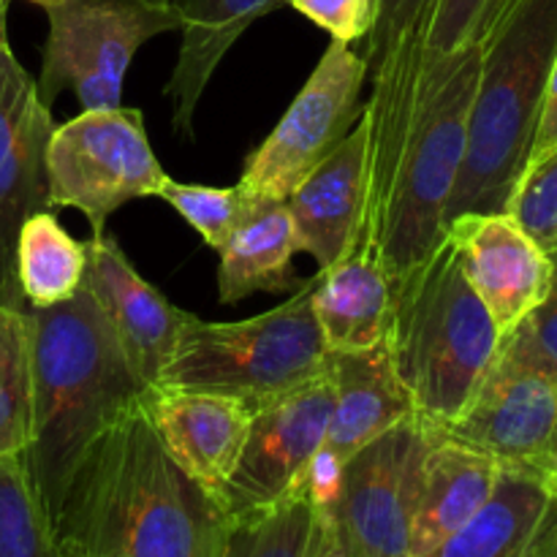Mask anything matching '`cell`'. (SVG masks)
<instances>
[{
	"mask_svg": "<svg viewBox=\"0 0 557 557\" xmlns=\"http://www.w3.org/2000/svg\"><path fill=\"white\" fill-rule=\"evenodd\" d=\"M553 256V277L542 302L500 337L495 362L509 368L533 370L557 381V253Z\"/></svg>",
	"mask_w": 557,
	"mask_h": 557,
	"instance_id": "obj_30",
	"label": "cell"
},
{
	"mask_svg": "<svg viewBox=\"0 0 557 557\" xmlns=\"http://www.w3.org/2000/svg\"><path fill=\"white\" fill-rule=\"evenodd\" d=\"M332 417L330 373L253 411L243 457L223 487V517L264 509L305 490Z\"/></svg>",
	"mask_w": 557,
	"mask_h": 557,
	"instance_id": "obj_12",
	"label": "cell"
},
{
	"mask_svg": "<svg viewBox=\"0 0 557 557\" xmlns=\"http://www.w3.org/2000/svg\"><path fill=\"white\" fill-rule=\"evenodd\" d=\"M555 498H557V490H555Z\"/></svg>",
	"mask_w": 557,
	"mask_h": 557,
	"instance_id": "obj_42",
	"label": "cell"
},
{
	"mask_svg": "<svg viewBox=\"0 0 557 557\" xmlns=\"http://www.w3.org/2000/svg\"><path fill=\"white\" fill-rule=\"evenodd\" d=\"M54 125L36 79L11 47H0V305L27 308L16 283V239L27 218L52 210L47 145Z\"/></svg>",
	"mask_w": 557,
	"mask_h": 557,
	"instance_id": "obj_13",
	"label": "cell"
},
{
	"mask_svg": "<svg viewBox=\"0 0 557 557\" xmlns=\"http://www.w3.org/2000/svg\"><path fill=\"white\" fill-rule=\"evenodd\" d=\"M490 0H438L428 33V63L479 44Z\"/></svg>",
	"mask_w": 557,
	"mask_h": 557,
	"instance_id": "obj_32",
	"label": "cell"
},
{
	"mask_svg": "<svg viewBox=\"0 0 557 557\" xmlns=\"http://www.w3.org/2000/svg\"><path fill=\"white\" fill-rule=\"evenodd\" d=\"M319 275L277 308L245 321L190 315L161 384L218 392L250 408L286 397L326 373L330 351L313 315Z\"/></svg>",
	"mask_w": 557,
	"mask_h": 557,
	"instance_id": "obj_6",
	"label": "cell"
},
{
	"mask_svg": "<svg viewBox=\"0 0 557 557\" xmlns=\"http://www.w3.org/2000/svg\"><path fill=\"white\" fill-rule=\"evenodd\" d=\"M33 435L22 455L44 511L54 506L92 441L145 392L87 286L54 308H27Z\"/></svg>",
	"mask_w": 557,
	"mask_h": 557,
	"instance_id": "obj_2",
	"label": "cell"
},
{
	"mask_svg": "<svg viewBox=\"0 0 557 557\" xmlns=\"http://www.w3.org/2000/svg\"><path fill=\"white\" fill-rule=\"evenodd\" d=\"M141 406L169 457L218 506L243 457L253 408L239 397L172 384L147 386Z\"/></svg>",
	"mask_w": 557,
	"mask_h": 557,
	"instance_id": "obj_15",
	"label": "cell"
},
{
	"mask_svg": "<svg viewBox=\"0 0 557 557\" xmlns=\"http://www.w3.org/2000/svg\"><path fill=\"white\" fill-rule=\"evenodd\" d=\"M557 528L555 487L525 462L500 466L487 504L424 557H542Z\"/></svg>",
	"mask_w": 557,
	"mask_h": 557,
	"instance_id": "obj_19",
	"label": "cell"
},
{
	"mask_svg": "<svg viewBox=\"0 0 557 557\" xmlns=\"http://www.w3.org/2000/svg\"><path fill=\"white\" fill-rule=\"evenodd\" d=\"M297 253L286 201H259L218 250V297L223 305H239L256 292H297L302 286L292 270Z\"/></svg>",
	"mask_w": 557,
	"mask_h": 557,
	"instance_id": "obj_24",
	"label": "cell"
},
{
	"mask_svg": "<svg viewBox=\"0 0 557 557\" xmlns=\"http://www.w3.org/2000/svg\"><path fill=\"white\" fill-rule=\"evenodd\" d=\"M9 3L11 0H0V47H9V25H5V20H9Z\"/></svg>",
	"mask_w": 557,
	"mask_h": 557,
	"instance_id": "obj_37",
	"label": "cell"
},
{
	"mask_svg": "<svg viewBox=\"0 0 557 557\" xmlns=\"http://www.w3.org/2000/svg\"><path fill=\"white\" fill-rule=\"evenodd\" d=\"M547 253H557V232H555L553 243H549V245H547Z\"/></svg>",
	"mask_w": 557,
	"mask_h": 557,
	"instance_id": "obj_40",
	"label": "cell"
},
{
	"mask_svg": "<svg viewBox=\"0 0 557 557\" xmlns=\"http://www.w3.org/2000/svg\"><path fill=\"white\" fill-rule=\"evenodd\" d=\"M435 3L438 0H375L373 27L362 52L370 82V98L362 112L370 141L368 221L384 196L397 152L417 114Z\"/></svg>",
	"mask_w": 557,
	"mask_h": 557,
	"instance_id": "obj_11",
	"label": "cell"
},
{
	"mask_svg": "<svg viewBox=\"0 0 557 557\" xmlns=\"http://www.w3.org/2000/svg\"><path fill=\"white\" fill-rule=\"evenodd\" d=\"M27 3H36V5H41L44 11H47V9H52V5L65 3V0H27Z\"/></svg>",
	"mask_w": 557,
	"mask_h": 557,
	"instance_id": "obj_38",
	"label": "cell"
},
{
	"mask_svg": "<svg viewBox=\"0 0 557 557\" xmlns=\"http://www.w3.org/2000/svg\"><path fill=\"white\" fill-rule=\"evenodd\" d=\"M288 5L330 33L332 41H364L373 27L375 0H288Z\"/></svg>",
	"mask_w": 557,
	"mask_h": 557,
	"instance_id": "obj_33",
	"label": "cell"
},
{
	"mask_svg": "<svg viewBox=\"0 0 557 557\" xmlns=\"http://www.w3.org/2000/svg\"><path fill=\"white\" fill-rule=\"evenodd\" d=\"M422 487L408 533V557H424L460 531L493 495L500 462L430 424Z\"/></svg>",
	"mask_w": 557,
	"mask_h": 557,
	"instance_id": "obj_21",
	"label": "cell"
},
{
	"mask_svg": "<svg viewBox=\"0 0 557 557\" xmlns=\"http://www.w3.org/2000/svg\"><path fill=\"white\" fill-rule=\"evenodd\" d=\"M313 520L315 504L308 490L264 509L226 517L218 557H305Z\"/></svg>",
	"mask_w": 557,
	"mask_h": 557,
	"instance_id": "obj_26",
	"label": "cell"
},
{
	"mask_svg": "<svg viewBox=\"0 0 557 557\" xmlns=\"http://www.w3.org/2000/svg\"><path fill=\"white\" fill-rule=\"evenodd\" d=\"M444 234L500 337L509 335L547 294L553 256L509 212H468L446 223Z\"/></svg>",
	"mask_w": 557,
	"mask_h": 557,
	"instance_id": "obj_14",
	"label": "cell"
},
{
	"mask_svg": "<svg viewBox=\"0 0 557 557\" xmlns=\"http://www.w3.org/2000/svg\"><path fill=\"white\" fill-rule=\"evenodd\" d=\"M428 441V419L413 413L341 466L330 511L357 557H408Z\"/></svg>",
	"mask_w": 557,
	"mask_h": 557,
	"instance_id": "obj_10",
	"label": "cell"
},
{
	"mask_svg": "<svg viewBox=\"0 0 557 557\" xmlns=\"http://www.w3.org/2000/svg\"><path fill=\"white\" fill-rule=\"evenodd\" d=\"M313 315L330 354L368 351L386 343L392 277L373 250L357 248L330 270L315 272Z\"/></svg>",
	"mask_w": 557,
	"mask_h": 557,
	"instance_id": "obj_23",
	"label": "cell"
},
{
	"mask_svg": "<svg viewBox=\"0 0 557 557\" xmlns=\"http://www.w3.org/2000/svg\"><path fill=\"white\" fill-rule=\"evenodd\" d=\"M368 65L351 44L330 41L281 123L248 156L239 185L256 201L286 196L341 147L362 120Z\"/></svg>",
	"mask_w": 557,
	"mask_h": 557,
	"instance_id": "obj_9",
	"label": "cell"
},
{
	"mask_svg": "<svg viewBox=\"0 0 557 557\" xmlns=\"http://www.w3.org/2000/svg\"><path fill=\"white\" fill-rule=\"evenodd\" d=\"M482 47L471 44L428 63L419 107L384 196L359 248L395 281L444 239L446 210L468 150V120L476 96Z\"/></svg>",
	"mask_w": 557,
	"mask_h": 557,
	"instance_id": "obj_5",
	"label": "cell"
},
{
	"mask_svg": "<svg viewBox=\"0 0 557 557\" xmlns=\"http://www.w3.org/2000/svg\"><path fill=\"white\" fill-rule=\"evenodd\" d=\"M85 248L87 292L112 324L145 389L161 384L177 351L180 335L194 313L180 310L156 286H150L123 253L117 239L107 232L90 237Z\"/></svg>",
	"mask_w": 557,
	"mask_h": 557,
	"instance_id": "obj_16",
	"label": "cell"
},
{
	"mask_svg": "<svg viewBox=\"0 0 557 557\" xmlns=\"http://www.w3.org/2000/svg\"><path fill=\"white\" fill-rule=\"evenodd\" d=\"M47 520L65 557H218L226 517L169 457L139 397L92 441Z\"/></svg>",
	"mask_w": 557,
	"mask_h": 557,
	"instance_id": "obj_1",
	"label": "cell"
},
{
	"mask_svg": "<svg viewBox=\"0 0 557 557\" xmlns=\"http://www.w3.org/2000/svg\"><path fill=\"white\" fill-rule=\"evenodd\" d=\"M386 346L413 408L430 424L455 422L493 368L500 332L468 283L449 234L392 281Z\"/></svg>",
	"mask_w": 557,
	"mask_h": 557,
	"instance_id": "obj_4",
	"label": "cell"
},
{
	"mask_svg": "<svg viewBox=\"0 0 557 557\" xmlns=\"http://www.w3.org/2000/svg\"><path fill=\"white\" fill-rule=\"evenodd\" d=\"M506 212L547 250L557 232V147L522 172Z\"/></svg>",
	"mask_w": 557,
	"mask_h": 557,
	"instance_id": "obj_31",
	"label": "cell"
},
{
	"mask_svg": "<svg viewBox=\"0 0 557 557\" xmlns=\"http://www.w3.org/2000/svg\"><path fill=\"white\" fill-rule=\"evenodd\" d=\"M87 248L52 210L27 218L16 239V283L27 308H54L85 286Z\"/></svg>",
	"mask_w": 557,
	"mask_h": 557,
	"instance_id": "obj_25",
	"label": "cell"
},
{
	"mask_svg": "<svg viewBox=\"0 0 557 557\" xmlns=\"http://www.w3.org/2000/svg\"><path fill=\"white\" fill-rule=\"evenodd\" d=\"M152 3H166V5H172V0H152Z\"/></svg>",
	"mask_w": 557,
	"mask_h": 557,
	"instance_id": "obj_41",
	"label": "cell"
},
{
	"mask_svg": "<svg viewBox=\"0 0 557 557\" xmlns=\"http://www.w3.org/2000/svg\"><path fill=\"white\" fill-rule=\"evenodd\" d=\"M368 125L359 120L330 158L286 196L299 253L330 270L362 245L370 188Z\"/></svg>",
	"mask_w": 557,
	"mask_h": 557,
	"instance_id": "obj_18",
	"label": "cell"
},
{
	"mask_svg": "<svg viewBox=\"0 0 557 557\" xmlns=\"http://www.w3.org/2000/svg\"><path fill=\"white\" fill-rule=\"evenodd\" d=\"M47 16L36 90L49 109L63 90L74 92L82 109L123 107V82L136 52L150 38L180 30L177 9L152 0H65Z\"/></svg>",
	"mask_w": 557,
	"mask_h": 557,
	"instance_id": "obj_7",
	"label": "cell"
},
{
	"mask_svg": "<svg viewBox=\"0 0 557 557\" xmlns=\"http://www.w3.org/2000/svg\"><path fill=\"white\" fill-rule=\"evenodd\" d=\"M555 147H557V58L553 63V71H549V82L542 101V114H539L536 134H533L525 169L531 166V163L542 161V158L547 156V152H553Z\"/></svg>",
	"mask_w": 557,
	"mask_h": 557,
	"instance_id": "obj_34",
	"label": "cell"
},
{
	"mask_svg": "<svg viewBox=\"0 0 557 557\" xmlns=\"http://www.w3.org/2000/svg\"><path fill=\"white\" fill-rule=\"evenodd\" d=\"M557 424V381L542 373L493 362L460 417L438 424L444 433L500 466H536Z\"/></svg>",
	"mask_w": 557,
	"mask_h": 557,
	"instance_id": "obj_17",
	"label": "cell"
},
{
	"mask_svg": "<svg viewBox=\"0 0 557 557\" xmlns=\"http://www.w3.org/2000/svg\"><path fill=\"white\" fill-rule=\"evenodd\" d=\"M0 557H65L22 455L0 457Z\"/></svg>",
	"mask_w": 557,
	"mask_h": 557,
	"instance_id": "obj_28",
	"label": "cell"
},
{
	"mask_svg": "<svg viewBox=\"0 0 557 557\" xmlns=\"http://www.w3.org/2000/svg\"><path fill=\"white\" fill-rule=\"evenodd\" d=\"M539 471H544V476L549 479V484L557 490V424H555V433L553 438H549V446L547 451L542 455V460L536 462Z\"/></svg>",
	"mask_w": 557,
	"mask_h": 557,
	"instance_id": "obj_36",
	"label": "cell"
},
{
	"mask_svg": "<svg viewBox=\"0 0 557 557\" xmlns=\"http://www.w3.org/2000/svg\"><path fill=\"white\" fill-rule=\"evenodd\" d=\"M49 207H74L92 237L134 199L158 196L169 174L156 158L141 109H82L54 125L47 145Z\"/></svg>",
	"mask_w": 557,
	"mask_h": 557,
	"instance_id": "obj_8",
	"label": "cell"
},
{
	"mask_svg": "<svg viewBox=\"0 0 557 557\" xmlns=\"http://www.w3.org/2000/svg\"><path fill=\"white\" fill-rule=\"evenodd\" d=\"M286 3L288 0H172L180 14L183 44L163 96L172 103V125L177 134H194L201 96L237 38L256 20Z\"/></svg>",
	"mask_w": 557,
	"mask_h": 557,
	"instance_id": "obj_22",
	"label": "cell"
},
{
	"mask_svg": "<svg viewBox=\"0 0 557 557\" xmlns=\"http://www.w3.org/2000/svg\"><path fill=\"white\" fill-rule=\"evenodd\" d=\"M305 557H357L348 549V544L343 542L330 509H319V506H315L313 533H310L308 555Z\"/></svg>",
	"mask_w": 557,
	"mask_h": 557,
	"instance_id": "obj_35",
	"label": "cell"
},
{
	"mask_svg": "<svg viewBox=\"0 0 557 557\" xmlns=\"http://www.w3.org/2000/svg\"><path fill=\"white\" fill-rule=\"evenodd\" d=\"M542 557H557V528H555V536H553V542L547 544V549H544V555Z\"/></svg>",
	"mask_w": 557,
	"mask_h": 557,
	"instance_id": "obj_39",
	"label": "cell"
},
{
	"mask_svg": "<svg viewBox=\"0 0 557 557\" xmlns=\"http://www.w3.org/2000/svg\"><path fill=\"white\" fill-rule=\"evenodd\" d=\"M158 199L166 201L212 250H221L234 228L259 205L253 196L245 194L239 183L232 188H215V185L177 183L172 177H166V183L161 185Z\"/></svg>",
	"mask_w": 557,
	"mask_h": 557,
	"instance_id": "obj_29",
	"label": "cell"
},
{
	"mask_svg": "<svg viewBox=\"0 0 557 557\" xmlns=\"http://www.w3.org/2000/svg\"><path fill=\"white\" fill-rule=\"evenodd\" d=\"M33 435V346L27 308L0 305V457L25 455Z\"/></svg>",
	"mask_w": 557,
	"mask_h": 557,
	"instance_id": "obj_27",
	"label": "cell"
},
{
	"mask_svg": "<svg viewBox=\"0 0 557 557\" xmlns=\"http://www.w3.org/2000/svg\"><path fill=\"white\" fill-rule=\"evenodd\" d=\"M479 47L466 163L446 223L468 212H506L525 172L557 58V0H517Z\"/></svg>",
	"mask_w": 557,
	"mask_h": 557,
	"instance_id": "obj_3",
	"label": "cell"
},
{
	"mask_svg": "<svg viewBox=\"0 0 557 557\" xmlns=\"http://www.w3.org/2000/svg\"><path fill=\"white\" fill-rule=\"evenodd\" d=\"M326 373L332 381V417L321 457L332 466L341 468L354 451L417 413L386 343L368 351L330 354Z\"/></svg>",
	"mask_w": 557,
	"mask_h": 557,
	"instance_id": "obj_20",
	"label": "cell"
}]
</instances>
